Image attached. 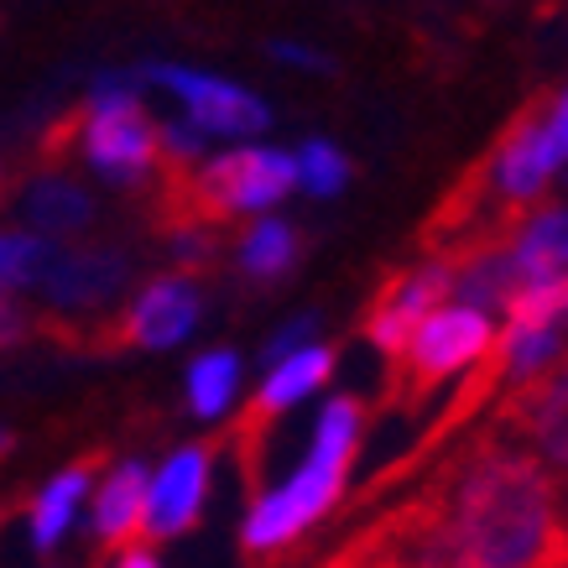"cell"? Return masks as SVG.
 Listing matches in <instances>:
<instances>
[{"label": "cell", "mask_w": 568, "mask_h": 568, "mask_svg": "<svg viewBox=\"0 0 568 568\" xmlns=\"http://www.w3.org/2000/svg\"><path fill=\"white\" fill-rule=\"evenodd\" d=\"M297 178H303L313 193H334L349 178V162L334 152L328 141H308V152L297 156Z\"/></svg>", "instance_id": "22"}, {"label": "cell", "mask_w": 568, "mask_h": 568, "mask_svg": "<svg viewBox=\"0 0 568 568\" xmlns=\"http://www.w3.org/2000/svg\"><path fill=\"white\" fill-rule=\"evenodd\" d=\"M27 209H32V220L42 224V230H84L89 214H94V204H89V193L79 189V183H63V178H42L32 189V199H27Z\"/></svg>", "instance_id": "17"}, {"label": "cell", "mask_w": 568, "mask_h": 568, "mask_svg": "<svg viewBox=\"0 0 568 568\" xmlns=\"http://www.w3.org/2000/svg\"><path fill=\"white\" fill-rule=\"evenodd\" d=\"M0 454H6V433H0Z\"/></svg>", "instance_id": "26"}, {"label": "cell", "mask_w": 568, "mask_h": 568, "mask_svg": "<svg viewBox=\"0 0 568 568\" xmlns=\"http://www.w3.org/2000/svg\"><path fill=\"white\" fill-rule=\"evenodd\" d=\"M84 152L104 178L136 183L156 162V125L141 115V104L121 84H104L94 110L84 115Z\"/></svg>", "instance_id": "5"}, {"label": "cell", "mask_w": 568, "mask_h": 568, "mask_svg": "<svg viewBox=\"0 0 568 568\" xmlns=\"http://www.w3.org/2000/svg\"><path fill=\"white\" fill-rule=\"evenodd\" d=\"M308 339H313V318H297L293 328H282V334L272 339V355L287 361V355H297V349H308Z\"/></svg>", "instance_id": "23"}, {"label": "cell", "mask_w": 568, "mask_h": 568, "mask_svg": "<svg viewBox=\"0 0 568 568\" xmlns=\"http://www.w3.org/2000/svg\"><path fill=\"white\" fill-rule=\"evenodd\" d=\"M448 293L465 297V308H490V303H511L517 293V266L506 251H485V256H469L465 272H454V287Z\"/></svg>", "instance_id": "15"}, {"label": "cell", "mask_w": 568, "mask_h": 568, "mask_svg": "<svg viewBox=\"0 0 568 568\" xmlns=\"http://www.w3.org/2000/svg\"><path fill=\"white\" fill-rule=\"evenodd\" d=\"M199 324V293L189 282H152L146 293L136 297V308L125 313L121 339L141 349H168L178 345L189 328Z\"/></svg>", "instance_id": "10"}, {"label": "cell", "mask_w": 568, "mask_h": 568, "mask_svg": "<svg viewBox=\"0 0 568 568\" xmlns=\"http://www.w3.org/2000/svg\"><path fill=\"white\" fill-rule=\"evenodd\" d=\"M511 266L527 287H542V282H564V209H548L527 224V235L511 251Z\"/></svg>", "instance_id": "14"}, {"label": "cell", "mask_w": 568, "mask_h": 568, "mask_svg": "<svg viewBox=\"0 0 568 568\" xmlns=\"http://www.w3.org/2000/svg\"><path fill=\"white\" fill-rule=\"evenodd\" d=\"M209 490V454L204 448H183L168 459V469L156 475V485L146 490V511H141V527L146 537H173L183 527H193L199 506H204Z\"/></svg>", "instance_id": "9"}, {"label": "cell", "mask_w": 568, "mask_h": 568, "mask_svg": "<svg viewBox=\"0 0 568 568\" xmlns=\"http://www.w3.org/2000/svg\"><path fill=\"white\" fill-rule=\"evenodd\" d=\"M235 381H241V361L230 349H214L204 361H193L189 371V392H193V413L199 417H220L235 396Z\"/></svg>", "instance_id": "18"}, {"label": "cell", "mask_w": 568, "mask_h": 568, "mask_svg": "<svg viewBox=\"0 0 568 568\" xmlns=\"http://www.w3.org/2000/svg\"><path fill=\"white\" fill-rule=\"evenodd\" d=\"M413 568H552L558 527L552 490L527 459H496L475 469L438 517Z\"/></svg>", "instance_id": "1"}, {"label": "cell", "mask_w": 568, "mask_h": 568, "mask_svg": "<svg viewBox=\"0 0 568 568\" xmlns=\"http://www.w3.org/2000/svg\"><path fill=\"white\" fill-rule=\"evenodd\" d=\"M152 79L189 104L199 131H220V136H256V131H266V104L256 94H245V89L224 84V79H209V73L193 69H152Z\"/></svg>", "instance_id": "7"}, {"label": "cell", "mask_w": 568, "mask_h": 568, "mask_svg": "<svg viewBox=\"0 0 568 568\" xmlns=\"http://www.w3.org/2000/svg\"><path fill=\"white\" fill-rule=\"evenodd\" d=\"M125 282L121 256H100V251H79V256H58L42 266L37 287L58 303V308H100L104 297Z\"/></svg>", "instance_id": "12"}, {"label": "cell", "mask_w": 568, "mask_h": 568, "mask_svg": "<svg viewBox=\"0 0 568 568\" xmlns=\"http://www.w3.org/2000/svg\"><path fill=\"white\" fill-rule=\"evenodd\" d=\"M355 438H361V407H355L349 396L328 402L324 417H318L313 454L303 459V469L293 475V485H282L276 496L256 500V511H251V521H245V548L272 552V548H282V542H293L313 517H324L328 500L339 496V480H345V469H349Z\"/></svg>", "instance_id": "2"}, {"label": "cell", "mask_w": 568, "mask_h": 568, "mask_svg": "<svg viewBox=\"0 0 568 568\" xmlns=\"http://www.w3.org/2000/svg\"><path fill=\"white\" fill-rule=\"evenodd\" d=\"M485 349H490V324H485V313H475V308L428 313V318L417 324V334L407 339V349L396 355V361L407 365V371H402V392H417V386L444 381L448 371L480 361Z\"/></svg>", "instance_id": "6"}, {"label": "cell", "mask_w": 568, "mask_h": 568, "mask_svg": "<svg viewBox=\"0 0 568 568\" xmlns=\"http://www.w3.org/2000/svg\"><path fill=\"white\" fill-rule=\"evenodd\" d=\"M328 371H334V355H328V349H318V345L287 355V361H282L272 376H266V386L256 392L251 413H245V423H241V438H245V444H251V438H261V428H266V423H276V417L287 413L293 402H303L313 386H324Z\"/></svg>", "instance_id": "11"}, {"label": "cell", "mask_w": 568, "mask_h": 568, "mask_svg": "<svg viewBox=\"0 0 568 568\" xmlns=\"http://www.w3.org/2000/svg\"><path fill=\"white\" fill-rule=\"evenodd\" d=\"M21 313H17V303H11V297H0V345H17L21 339Z\"/></svg>", "instance_id": "24"}, {"label": "cell", "mask_w": 568, "mask_h": 568, "mask_svg": "<svg viewBox=\"0 0 568 568\" xmlns=\"http://www.w3.org/2000/svg\"><path fill=\"white\" fill-rule=\"evenodd\" d=\"M568 104L564 94L552 100V94H542V100L521 115L517 125H511V136L496 146V156L480 168L485 189L496 193L500 209H511L517 214L527 199H537L542 193V183L552 178V168L564 162L568 152Z\"/></svg>", "instance_id": "3"}, {"label": "cell", "mask_w": 568, "mask_h": 568, "mask_svg": "<svg viewBox=\"0 0 568 568\" xmlns=\"http://www.w3.org/2000/svg\"><path fill=\"white\" fill-rule=\"evenodd\" d=\"M454 287V272L448 261H433V266H417V272L396 276L392 287L381 293L376 313H371V339H376L386 355H402L407 339L417 334V324L428 318V308Z\"/></svg>", "instance_id": "8"}, {"label": "cell", "mask_w": 568, "mask_h": 568, "mask_svg": "<svg viewBox=\"0 0 568 568\" xmlns=\"http://www.w3.org/2000/svg\"><path fill=\"white\" fill-rule=\"evenodd\" d=\"M52 261V245L37 235H0V297H11V287H37L42 266Z\"/></svg>", "instance_id": "20"}, {"label": "cell", "mask_w": 568, "mask_h": 568, "mask_svg": "<svg viewBox=\"0 0 568 568\" xmlns=\"http://www.w3.org/2000/svg\"><path fill=\"white\" fill-rule=\"evenodd\" d=\"M297 183V162L287 152H230L220 162H209L204 173L193 178L183 193V220L204 224V220H224V214H241V209H266Z\"/></svg>", "instance_id": "4"}, {"label": "cell", "mask_w": 568, "mask_h": 568, "mask_svg": "<svg viewBox=\"0 0 568 568\" xmlns=\"http://www.w3.org/2000/svg\"><path fill=\"white\" fill-rule=\"evenodd\" d=\"M121 568H156V558H152V552H125V558H121Z\"/></svg>", "instance_id": "25"}, {"label": "cell", "mask_w": 568, "mask_h": 568, "mask_svg": "<svg viewBox=\"0 0 568 568\" xmlns=\"http://www.w3.org/2000/svg\"><path fill=\"white\" fill-rule=\"evenodd\" d=\"M141 511H146V469L121 465L110 475V485L100 490V506H94V532H100V542H125V537L141 527Z\"/></svg>", "instance_id": "13"}, {"label": "cell", "mask_w": 568, "mask_h": 568, "mask_svg": "<svg viewBox=\"0 0 568 568\" xmlns=\"http://www.w3.org/2000/svg\"><path fill=\"white\" fill-rule=\"evenodd\" d=\"M506 313H511V328H558V318H564V282H542V287H521V293H511V303H506Z\"/></svg>", "instance_id": "21"}, {"label": "cell", "mask_w": 568, "mask_h": 568, "mask_svg": "<svg viewBox=\"0 0 568 568\" xmlns=\"http://www.w3.org/2000/svg\"><path fill=\"white\" fill-rule=\"evenodd\" d=\"M297 256V235L282 220H261L241 245V261L251 276H282Z\"/></svg>", "instance_id": "19"}, {"label": "cell", "mask_w": 568, "mask_h": 568, "mask_svg": "<svg viewBox=\"0 0 568 568\" xmlns=\"http://www.w3.org/2000/svg\"><path fill=\"white\" fill-rule=\"evenodd\" d=\"M89 459L84 465H73V469H63L58 480L37 496V511H32V537H37V548H52L58 537L69 532V517H73V506H79V496L89 490Z\"/></svg>", "instance_id": "16"}]
</instances>
